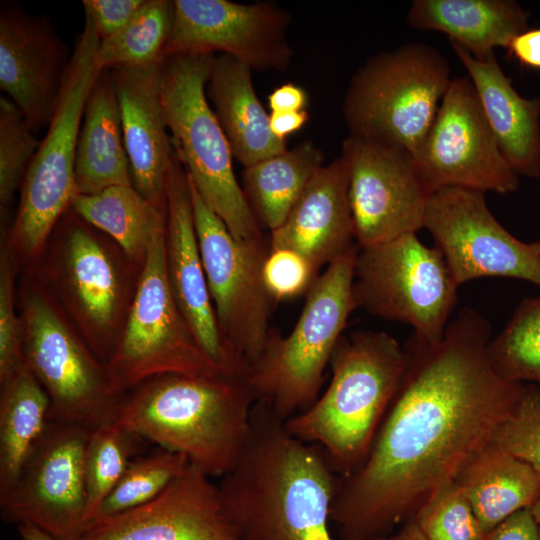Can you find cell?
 <instances>
[{
    "label": "cell",
    "mask_w": 540,
    "mask_h": 540,
    "mask_svg": "<svg viewBox=\"0 0 540 540\" xmlns=\"http://www.w3.org/2000/svg\"><path fill=\"white\" fill-rule=\"evenodd\" d=\"M145 0H83L84 15L93 23L100 40L118 33L134 17Z\"/></svg>",
    "instance_id": "41"
},
{
    "label": "cell",
    "mask_w": 540,
    "mask_h": 540,
    "mask_svg": "<svg viewBox=\"0 0 540 540\" xmlns=\"http://www.w3.org/2000/svg\"><path fill=\"white\" fill-rule=\"evenodd\" d=\"M162 61L109 71L118 98L132 185L150 203L166 210L174 148L161 100Z\"/></svg>",
    "instance_id": "22"
},
{
    "label": "cell",
    "mask_w": 540,
    "mask_h": 540,
    "mask_svg": "<svg viewBox=\"0 0 540 540\" xmlns=\"http://www.w3.org/2000/svg\"><path fill=\"white\" fill-rule=\"evenodd\" d=\"M424 228L458 286L478 278L502 277L540 287V257L531 243L520 241L497 221L485 192L462 187L437 190L428 201Z\"/></svg>",
    "instance_id": "15"
},
{
    "label": "cell",
    "mask_w": 540,
    "mask_h": 540,
    "mask_svg": "<svg viewBox=\"0 0 540 540\" xmlns=\"http://www.w3.org/2000/svg\"><path fill=\"white\" fill-rule=\"evenodd\" d=\"M488 355L506 379L540 388V297L519 304L503 330L490 340Z\"/></svg>",
    "instance_id": "33"
},
{
    "label": "cell",
    "mask_w": 540,
    "mask_h": 540,
    "mask_svg": "<svg viewBox=\"0 0 540 540\" xmlns=\"http://www.w3.org/2000/svg\"><path fill=\"white\" fill-rule=\"evenodd\" d=\"M338 474L324 450L255 402L239 460L218 486L237 540H333L330 510Z\"/></svg>",
    "instance_id": "2"
},
{
    "label": "cell",
    "mask_w": 540,
    "mask_h": 540,
    "mask_svg": "<svg viewBox=\"0 0 540 540\" xmlns=\"http://www.w3.org/2000/svg\"><path fill=\"white\" fill-rule=\"evenodd\" d=\"M290 22L289 13L269 1L174 0L164 58L218 51L252 70H286L293 57Z\"/></svg>",
    "instance_id": "17"
},
{
    "label": "cell",
    "mask_w": 540,
    "mask_h": 540,
    "mask_svg": "<svg viewBox=\"0 0 540 540\" xmlns=\"http://www.w3.org/2000/svg\"><path fill=\"white\" fill-rule=\"evenodd\" d=\"M21 322L25 364L48 394L51 421L91 431L114 422L125 394L44 293H25Z\"/></svg>",
    "instance_id": "11"
},
{
    "label": "cell",
    "mask_w": 540,
    "mask_h": 540,
    "mask_svg": "<svg viewBox=\"0 0 540 540\" xmlns=\"http://www.w3.org/2000/svg\"><path fill=\"white\" fill-rule=\"evenodd\" d=\"M0 384L1 496L14 483L51 418L48 394L26 364Z\"/></svg>",
    "instance_id": "30"
},
{
    "label": "cell",
    "mask_w": 540,
    "mask_h": 540,
    "mask_svg": "<svg viewBox=\"0 0 540 540\" xmlns=\"http://www.w3.org/2000/svg\"><path fill=\"white\" fill-rule=\"evenodd\" d=\"M322 165V151L306 140L245 167L242 189L259 224L270 232L279 228Z\"/></svg>",
    "instance_id": "29"
},
{
    "label": "cell",
    "mask_w": 540,
    "mask_h": 540,
    "mask_svg": "<svg viewBox=\"0 0 540 540\" xmlns=\"http://www.w3.org/2000/svg\"><path fill=\"white\" fill-rule=\"evenodd\" d=\"M75 195H92L117 185H132L120 108L109 70L100 72L88 94L79 130Z\"/></svg>",
    "instance_id": "26"
},
{
    "label": "cell",
    "mask_w": 540,
    "mask_h": 540,
    "mask_svg": "<svg viewBox=\"0 0 540 540\" xmlns=\"http://www.w3.org/2000/svg\"><path fill=\"white\" fill-rule=\"evenodd\" d=\"M457 288L441 251L426 246L416 233L358 247L353 276L357 308L411 326L418 339L442 338Z\"/></svg>",
    "instance_id": "10"
},
{
    "label": "cell",
    "mask_w": 540,
    "mask_h": 540,
    "mask_svg": "<svg viewBox=\"0 0 540 540\" xmlns=\"http://www.w3.org/2000/svg\"><path fill=\"white\" fill-rule=\"evenodd\" d=\"M64 220L61 283L91 350L106 366L120 336L116 326L124 300L121 270L80 216L74 212Z\"/></svg>",
    "instance_id": "21"
},
{
    "label": "cell",
    "mask_w": 540,
    "mask_h": 540,
    "mask_svg": "<svg viewBox=\"0 0 540 540\" xmlns=\"http://www.w3.org/2000/svg\"><path fill=\"white\" fill-rule=\"evenodd\" d=\"M70 207L89 225L112 237L130 261L141 265L154 235L166 226V210L150 203L133 185L76 194Z\"/></svg>",
    "instance_id": "31"
},
{
    "label": "cell",
    "mask_w": 540,
    "mask_h": 540,
    "mask_svg": "<svg viewBox=\"0 0 540 540\" xmlns=\"http://www.w3.org/2000/svg\"><path fill=\"white\" fill-rule=\"evenodd\" d=\"M143 440L115 421L91 431L85 455L86 524L96 518Z\"/></svg>",
    "instance_id": "34"
},
{
    "label": "cell",
    "mask_w": 540,
    "mask_h": 540,
    "mask_svg": "<svg viewBox=\"0 0 540 540\" xmlns=\"http://www.w3.org/2000/svg\"><path fill=\"white\" fill-rule=\"evenodd\" d=\"M255 402L245 378L162 374L125 394L115 422L224 476L246 445Z\"/></svg>",
    "instance_id": "3"
},
{
    "label": "cell",
    "mask_w": 540,
    "mask_h": 540,
    "mask_svg": "<svg viewBox=\"0 0 540 540\" xmlns=\"http://www.w3.org/2000/svg\"><path fill=\"white\" fill-rule=\"evenodd\" d=\"M91 430L50 421L6 493L0 516L60 540H78L86 525L85 455Z\"/></svg>",
    "instance_id": "13"
},
{
    "label": "cell",
    "mask_w": 540,
    "mask_h": 540,
    "mask_svg": "<svg viewBox=\"0 0 540 540\" xmlns=\"http://www.w3.org/2000/svg\"><path fill=\"white\" fill-rule=\"evenodd\" d=\"M319 271L291 249L270 250L263 267L265 286L274 301L306 293Z\"/></svg>",
    "instance_id": "40"
},
{
    "label": "cell",
    "mask_w": 540,
    "mask_h": 540,
    "mask_svg": "<svg viewBox=\"0 0 540 540\" xmlns=\"http://www.w3.org/2000/svg\"><path fill=\"white\" fill-rule=\"evenodd\" d=\"M71 55L46 16L0 7V88L37 133L49 126Z\"/></svg>",
    "instance_id": "18"
},
{
    "label": "cell",
    "mask_w": 540,
    "mask_h": 540,
    "mask_svg": "<svg viewBox=\"0 0 540 540\" xmlns=\"http://www.w3.org/2000/svg\"><path fill=\"white\" fill-rule=\"evenodd\" d=\"M507 56L522 67L540 71V28H527L506 46Z\"/></svg>",
    "instance_id": "43"
},
{
    "label": "cell",
    "mask_w": 540,
    "mask_h": 540,
    "mask_svg": "<svg viewBox=\"0 0 540 540\" xmlns=\"http://www.w3.org/2000/svg\"><path fill=\"white\" fill-rule=\"evenodd\" d=\"M407 361L404 345L386 332L343 335L330 359L327 389L287 419L286 429L321 447L339 476L350 475L365 461Z\"/></svg>",
    "instance_id": "4"
},
{
    "label": "cell",
    "mask_w": 540,
    "mask_h": 540,
    "mask_svg": "<svg viewBox=\"0 0 540 540\" xmlns=\"http://www.w3.org/2000/svg\"><path fill=\"white\" fill-rule=\"evenodd\" d=\"M17 106L0 98V202L6 208L22 186L40 141Z\"/></svg>",
    "instance_id": "37"
},
{
    "label": "cell",
    "mask_w": 540,
    "mask_h": 540,
    "mask_svg": "<svg viewBox=\"0 0 540 540\" xmlns=\"http://www.w3.org/2000/svg\"><path fill=\"white\" fill-rule=\"evenodd\" d=\"M166 263L171 289L198 343L227 376L249 368L228 348L220 331L201 260L188 175L174 150L166 190Z\"/></svg>",
    "instance_id": "20"
},
{
    "label": "cell",
    "mask_w": 540,
    "mask_h": 540,
    "mask_svg": "<svg viewBox=\"0 0 540 540\" xmlns=\"http://www.w3.org/2000/svg\"><path fill=\"white\" fill-rule=\"evenodd\" d=\"M478 95L500 150L518 176L540 177V96L522 97L495 54L474 58L450 41Z\"/></svg>",
    "instance_id": "24"
},
{
    "label": "cell",
    "mask_w": 540,
    "mask_h": 540,
    "mask_svg": "<svg viewBox=\"0 0 540 540\" xmlns=\"http://www.w3.org/2000/svg\"><path fill=\"white\" fill-rule=\"evenodd\" d=\"M22 540H60L31 524L17 525Z\"/></svg>",
    "instance_id": "47"
},
{
    "label": "cell",
    "mask_w": 540,
    "mask_h": 540,
    "mask_svg": "<svg viewBox=\"0 0 540 540\" xmlns=\"http://www.w3.org/2000/svg\"><path fill=\"white\" fill-rule=\"evenodd\" d=\"M188 465L184 455L160 447L134 457L102 503L96 518L118 514L153 500Z\"/></svg>",
    "instance_id": "35"
},
{
    "label": "cell",
    "mask_w": 540,
    "mask_h": 540,
    "mask_svg": "<svg viewBox=\"0 0 540 540\" xmlns=\"http://www.w3.org/2000/svg\"><path fill=\"white\" fill-rule=\"evenodd\" d=\"M531 511L536 521L540 524V495L535 501V503L531 506Z\"/></svg>",
    "instance_id": "48"
},
{
    "label": "cell",
    "mask_w": 540,
    "mask_h": 540,
    "mask_svg": "<svg viewBox=\"0 0 540 540\" xmlns=\"http://www.w3.org/2000/svg\"><path fill=\"white\" fill-rule=\"evenodd\" d=\"M489 322L464 308L442 338L411 336L407 367L362 465L339 476L330 510L340 540H381L414 518L493 441L524 384L493 367Z\"/></svg>",
    "instance_id": "1"
},
{
    "label": "cell",
    "mask_w": 540,
    "mask_h": 540,
    "mask_svg": "<svg viewBox=\"0 0 540 540\" xmlns=\"http://www.w3.org/2000/svg\"><path fill=\"white\" fill-rule=\"evenodd\" d=\"M381 540H427L414 519H410L402 524L395 533H391Z\"/></svg>",
    "instance_id": "46"
},
{
    "label": "cell",
    "mask_w": 540,
    "mask_h": 540,
    "mask_svg": "<svg viewBox=\"0 0 540 540\" xmlns=\"http://www.w3.org/2000/svg\"><path fill=\"white\" fill-rule=\"evenodd\" d=\"M358 246L319 274L306 292L302 312L287 336L272 328L246 381L256 402L286 421L308 409L319 397L324 372L357 308L353 276Z\"/></svg>",
    "instance_id": "5"
},
{
    "label": "cell",
    "mask_w": 540,
    "mask_h": 540,
    "mask_svg": "<svg viewBox=\"0 0 540 540\" xmlns=\"http://www.w3.org/2000/svg\"><path fill=\"white\" fill-rule=\"evenodd\" d=\"M99 42L92 21L85 15L58 103L26 172L10 228L12 248L24 258L34 257L41 251L75 195L79 130L88 94L101 72L96 64Z\"/></svg>",
    "instance_id": "8"
},
{
    "label": "cell",
    "mask_w": 540,
    "mask_h": 540,
    "mask_svg": "<svg viewBox=\"0 0 540 540\" xmlns=\"http://www.w3.org/2000/svg\"><path fill=\"white\" fill-rule=\"evenodd\" d=\"M214 54L173 55L161 64V100L173 148L197 193L240 240L263 238L234 174L233 154L206 86Z\"/></svg>",
    "instance_id": "6"
},
{
    "label": "cell",
    "mask_w": 540,
    "mask_h": 540,
    "mask_svg": "<svg viewBox=\"0 0 540 540\" xmlns=\"http://www.w3.org/2000/svg\"><path fill=\"white\" fill-rule=\"evenodd\" d=\"M539 540H540V525H539Z\"/></svg>",
    "instance_id": "50"
},
{
    "label": "cell",
    "mask_w": 540,
    "mask_h": 540,
    "mask_svg": "<svg viewBox=\"0 0 540 540\" xmlns=\"http://www.w3.org/2000/svg\"><path fill=\"white\" fill-rule=\"evenodd\" d=\"M189 179V177H188ZM201 260L217 322L230 351L250 368L269 337L275 302L263 278L269 240L235 238L189 180Z\"/></svg>",
    "instance_id": "12"
},
{
    "label": "cell",
    "mask_w": 540,
    "mask_h": 540,
    "mask_svg": "<svg viewBox=\"0 0 540 540\" xmlns=\"http://www.w3.org/2000/svg\"><path fill=\"white\" fill-rule=\"evenodd\" d=\"M251 72L236 58L220 54L214 58L206 86L233 157L244 168L287 149L286 141L271 132L269 114L256 94Z\"/></svg>",
    "instance_id": "25"
},
{
    "label": "cell",
    "mask_w": 540,
    "mask_h": 540,
    "mask_svg": "<svg viewBox=\"0 0 540 540\" xmlns=\"http://www.w3.org/2000/svg\"><path fill=\"white\" fill-rule=\"evenodd\" d=\"M531 246L534 249V251L538 254V256L540 257V241L531 243Z\"/></svg>",
    "instance_id": "49"
},
{
    "label": "cell",
    "mask_w": 540,
    "mask_h": 540,
    "mask_svg": "<svg viewBox=\"0 0 540 540\" xmlns=\"http://www.w3.org/2000/svg\"><path fill=\"white\" fill-rule=\"evenodd\" d=\"M412 519L427 540H484L486 536L456 481L435 492Z\"/></svg>",
    "instance_id": "36"
},
{
    "label": "cell",
    "mask_w": 540,
    "mask_h": 540,
    "mask_svg": "<svg viewBox=\"0 0 540 540\" xmlns=\"http://www.w3.org/2000/svg\"><path fill=\"white\" fill-rule=\"evenodd\" d=\"M341 156L349 169V201L358 247L424 228L432 194L409 151L349 135Z\"/></svg>",
    "instance_id": "16"
},
{
    "label": "cell",
    "mask_w": 540,
    "mask_h": 540,
    "mask_svg": "<svg viewBox=\"0 0 540 540\" xmlns=\"http://www.w3.org/2000/svg\"><path fill=\"white\" fill-rule=\"evenodd\" d=\"M539 525L531 508H524L489 531L484 540H539Z\"/></svg>",
    "instance_id": "42"
},
{
    "label": "cell",
    "mask_w": 540,
    "mask_h": 540,
    "mask_svg": "<svg viewBox=\"0 0 540 540\" xmlns=\"http://www.w3.org/2000/svg\"><path fill=\"white\" fill-rule=\"evenodd\" d=\"M13 289L11 257L4 250L0 261V383L25 364L23 327L15 312Z\"/></svg>",
    "instance_id": "39"
},
{
    "label": "cell",
    "mask_w": 540,
    "mask_h": 540,
    "mask_svg": "<svg viewBox=\"0 0 540 540\" xmlns=\"http://www.w3.org/2000/svg\"><path fill=\"white\" fill-rule=\"evenodd\" d=\"M306 109L301 111L270 112L269 125L271 132L280 140L300 130L309 120Z\"/></svg>",
    "instance_id": "45"
},
{
    "label": "cell",
    "mask_w": 540,
    "mask_h": 540,
    "mask_svg": "<svg viewBox=\"0 0 540 540\" xmlns=\"http://www.w3.org/2000/svg\"><path fill=\"white\" fill-rule=\"evenodd\" d=\"M174 14V0H145L128 24L100 40L96 64L100 71L140 67L164 59Z\"/></svg>",
    "instance_id": "32"
},
{
    "label": "cell",
    "mask_w": 540,
    "mask_h": 540,
    "mask_svg": "<svg viewBox=\"0 0 540 540\" xmlns=\"http://www.w3.org/2000/svg\"><path fill=\"white\" fill-rule=\"evenodd\" d=\"M307 104V92L292 82L283 83L268 95L271 112L301 111L306 109Z\"/></svg>",
    "instance_id": "44"
},
{
    "label": "cell",
    "mask_w": 540,
    "mask_h": 540,
    "mask_svg": "<svg viewBox=\"0 0 540 540\" xmlns=\"http://www.w3.org/2000/svg\"><path fill=\"white\" fill-rule=\"evenodd\" d=\"M355 246L349 169L340 155L315 172L284 223L270 232L269 247L294 250L319 271Z\"/></svg>",
    "instance_id": "23"
},
{
    "label": "cell",
    "mask_w": 540,
    "mask_h": 540,
    "mask_svg": "<svg viewBox=\"0 0 540 540\" xmlns=\"http://www.w3.org/2000/svg\"><path fill=\"white\" fill-rule=\"evenodd\" d=\"M209 478L189 463L156 498L88 522L78 540H237Z\"/></svg>",
    "instance_id": "19"
},
{
    "label": "cell",
    "mask_w": 540,
    "mask_h": 540,
    "mask_svg": "<svg viewBox=\"0 0 540 540\" xmlns=\"http://www.w3.org/2000/svg\"><path fill=\"white\" fill-rule=\"evenodd\" d=\"M415 161L431 194L447 187L508 194L519 186L468 76L452 78Z\"/></svg>",
    "instance_id": "14"
},
{
    "label": "cell",
    "mask_w": 540,
    "mask_h": 540,
    "mask_svg": "<svg viewBox=\"0 0 540 540\" xmlns=\"http://www.w3.org/2000/svg\"><path fill=\"white\" fill-rule=\"evenodd\" d=\"M529 15L513 0H415L407 22L417 30L442 32L483 60L527 29Z\"/></svg>",
    "instance_id": "27"
},
{
    "label": "cell",
    "mask_w": 540,
    "mask_h": 540,
    "mask_svg": "<svg viewBox=\"0 0 540 540\" xmlns=\"http://www.w3.org/2000/svg\"><path fill=\"white\" fill-rule=\"evenodd\" d=\"M141 269L125 326L106 364L114 388L126 394L162 374L225 375L198 343L171 289L166 226L154 235Z\"/></svg>",
    "instance_id": "9"
},
{
    "label": "cell",
    "mask_w": 540,
    "mask_h": 540,
    "mask_svg": "<svg viewBox=\"0 0 540 540\" xmlns=\"http://www.w3.org/2000/svg\"><path fill=\"white\" fill-rule=\"evenodd\" d=\"M455 481L486 534L513 513L531 508L540 495L535 469L494 441L464 465Z\"/></svg>",
    "instance_id": "28"
},
{
    "label": "cell",
    "mask_w": 540,
    "mask_h": 540,
    "mask_svg": "<svg viewBox=\"0 0 540 540\" xmlns=\"http://www.w3.org/2000/svg\"><path fill=\"white\" fill-rule=\"evenodd\" d=\"M451 80L448 61L423 42L373 55L354 73L344 97L350 135L401 147L415 158Z\"/></svg>",
    "instance_id": "7"
},
{
    "label": "cell",
    "mask_w": 540,
    "mask_h": 540,
    "mask_svg": "<svg viewBox=\"0 0 540 540\" xmlns=\"http://www.w3.org/2000/svg\"><path fill=\"white\" fill-rule=\"evenodd\" d=\"M499 446L531 465L540 475V388L524 385L510 416L494 439Z\"/></svg>",
    "instance_id": "38"
}]
</instances>
